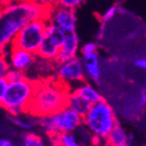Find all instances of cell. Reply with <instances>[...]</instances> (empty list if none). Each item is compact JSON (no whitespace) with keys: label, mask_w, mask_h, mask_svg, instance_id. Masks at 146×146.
Here are the masks:
<instances>
[{"label":"cell","mask_w":146,"mask_h":146,"mask_svg":"<svg viewBox=\"0 0 146 146\" xmlns=\"http://www.w3.org/2000/svg\"><path fill=\"white\" fill-rule=\"evenodd\" d=\"M72 91L77 93L80 97H82L87 102L90 103V104L96 103L98 101H100L101 99H103L101 93L95 88V86L92 85L91 83H89V82H87L86 80L77 84L76 87Z\"/></svg>","instance_id":"5bb4252c"},{"label":"cell","mask_w":146,"mask_h":146,"mask_svg":"<svg viewBox=\"0 0 146 146\" xmlns=\"http://www.w3.org/2000/svg\"><path fill=\"white\" fill-rule=\"evenodd\" d=\"M49 144H59L61 146H82L75 133H60L48 136Z\"/></svg>","instance_id":"d6986e66"},{"label":"cell","mask_w":146,"mask_h":146,"mask_svg":"<svg viewBox=\"0 0 146 146\" xmlns=\"http://www.w3.org/2000/svg\"><path fill=\"white\" fill-rule=\"evenodd\" d=\"M70 86L56 80L38 81L28 111L35 117L52 115L66 106Z\"/></svg>","instance_id":"7a4b0ae2"},{"label":"cell","mask_w":146,"mask_h":146,"mask_svg":"<svg viewBox=\"0 0 146 146\" xmlns=\"http://www.w3.org/2000/svg\"><path fill=\"white\" fill-rule=\"evenodd\" d=\"M8 81L6 80V78L0 79V105L2 103V100L4 98L5 91H6V88H7Z\"/></svg>","instance_id":"d4e9b609"},{"label":"cell","mask_w":146,"mask_h":146,"mask_svg":"<svg viewBox=\"0 0 146 146\" xmlns=\"http://www.w3.org/2000/svg\"><path fill=\"white\" fill-rule=\"evenodd\" d=\"M45 19L47 22L56 26L66 34L76 32V24H77L76 10L54 4L48 7Z\"/></svg>","instance_id":"9c48e42d"},{"label":"cell","mask_w":146,"mask_h":146,"mask_svg":"<svg viewBox=\"0 0 146 146\" xmlns=\"http://www.w3.org/2000/svg\"><path fill=\"white\" fill-rule=\"evenodd\" d=\"M37 55L35 53H32L24 49L9 46L7 59L10 68H15L26 74L34 64Z\"/></svg>","instance_id":"30bf717a"},{"label":"cell","mask_w":146,"mask_h":146,"mask_svg":"<svg viewBox=\"0 0 146 146\" xmlns=\"http://www.w3.org/2000/svg\"><path fill=\"white\" fill-rule=\"evenodd\" d=\"M54 78L64 85H72V84L81 83L85 81V74H84L83 64L80 57H75L64 62L56 63Z\"/></svg>","instance_id":"ba28073f"},{"label":"cell","mask_w":146,"mask_h":146,"mask_svg":"<svg viewBox=\"0 0 146 146\" xmlns=\"http://www.w3.org/2000/svg\"><path fill=\"white\" fill-rule=\"evenodd\" d=\"M134 66L135 68H139V70H145L146 68V60L143 57H140V58H137L134 60Z\"/></svg>","instance_id":"4316f807"},{"label":"cell","mask_w":146,"mask_h":146,"mask_svg":"<svg viewBox=\"0 0 146 146\" xmlns=\"http://www.w3.org/2000/svg\"><path fill=\"white\" fill-rule=\"evenodd\" d=\"M79 49H80V40L76 32L66 34V37L63 39V42L54 61L55 63H61L75 58L78 56Z\"/></svg>","instance_id":"8fae6325"},{"label":"cell","mask_w":146,"mask_h":146,"mask_svg":"<svg viewBox=\"0 0 146 146\" xmlns=\"http://www.w3.org/2000/svg\"><path fill=\"white\" fill-rule=\"evenodd\" d=\"M36 84V81L28 78L27 76L8 82L0 106L6 110L8 115H15L27 112L34 95Z\"/></svg>","instance_id":"3957f363"},{"label":"cell","mask_w":146,"mask_h":146,"mask_svg":"<svg viewBox=\"0 0 146 146\" xmlns=\"http://www.w3.org/2000/svg\"><path fill=\"white\" fill-rule=\"evenodd\" d=\"M66 106L70 107L71 110H75L76 112H78L79 115L83 117L87 112V110H89L91 104L87 102L86 100H84L82 97H80L77 93L71 90L68 95V99H66Z\"/></svg>","instance_id":"ac0fdd59"},{"label":"cell","mask_w":146,"mask_h":146,"mask_svg":"<svg viewBox=\"0 0 146 146\" xmlns=\"http://www.w3.org/2000/svg\"><path fill=\"white\" fill-rule=\"evenodd\" d=\"M117 124L115 110L104 99L91 104L83 115V126L92 136L99 139H105Z\"/></svg>","instance_id":"277c9868"},{"label":"cell","mask_w":146,"mask_h":146,"mask_svg":"<svg viewBox=\"0 0 146 146\" xmlns=\"http://www.w3.org/2000/svg\"><path fill=\"white\" fill-rule=\"evenodd\" d=\"M0 146H21V144L9 138L2 137V138H0Z\"/></svg>","instance_id":"484cf974"},{"label":"cell","mask_w":146,"mask_h":146,"mask_svg":"<svg viewBox=\"0 0 146 146\" xmlns=\"http://www.w3.org/2000/svg\"><path fill=\"white\" fill-rule=\"evenodd\" d=\"M46 24L47 21L45 17L29 22L15 35L10 46L24 49L36 54L43 39Z\"/></svg>","instance_id":"8992f818"},{"label":"cell","mask_w":146,"mask_h":146,"mask_svg":"<svg viewBox=\"0 0 146 146\" xmlns=\"http://www.w3.org/2000/svg\"><path fill=\"white\" fill-rule=\"evenodd\" d=\"M9 68L10 66L9 63H8L7 55H6L5 51H1L0 50V79L6 77Z\"/></svg>","instance_id":"44dd1931"},{"label":"cell","mask_w":146,"mask_h":146,"mask_svg":"<svg viewBox=\"0 0 146 146\" xmlns=\"http://www.w3.org/2000/svg\"><path fill=\"white\" fill-rule=\"evenodd\" d=\"M119 10V8L117 5H111L110 7H108L104 12H103V15H101V21H102L103 23L110 22V21L117 15Z\"/></svg>","instance_id":"7402d4cb"},{"label":"cell","mask_w":146,"mask_h":146,"mask_svg":"<svg viewBox=\"0 0 146 146\" xmlns=\"http://www.w3.org/2000/svg\"><path fill=\"white\" fill-rule=\"evenodd\" d=\"M82 126L83 117L68 106L52 115L36 117V127L47 137L60 133H74Z\"/></svg>","instance_id":"5b68a950"},{"label":"cell","mask_w":146,"mask_h":146,"mask_svg":"<svg viewBox=\"0 0 146 146\" xmlns=\"http://www.w3.org/2000/svg\"><path fill=\"white\" fill-rule=\"evenodd\" d=\"M50 146H61L59 144H50Z\"/></svg>","instance_id":"83f0119b"},{"label":"cell","mask_w":146,"mask_h":146,"mask_svg":"<svg viewBox=\"0 0 146 146\" xmlns=\"http://www.w3.org/2000/svg\"><path fill=\"white\" fill-rule=\"evenodd\" d=\"M24 76H26V74L23 73L21 71H17V70H15V68H9V71H8L7 75H6V80L8 82L10 81H15V80H17V79H21L23 78Z\"/></svg>","instance_id":"cb8c5ba5"},{"label":"cell","mask_w":146,"mask_h":146,"mask_svg":"<svg viewBox=\"0 0 146 146\" xmlns=\"http://www.w3.org/2000/svg\"><path fill=\"white\" fill-rule=\"evenodd\" d=\"M98 50V45L96 42H87V43L83 44L80 47L79 51L81 52V55H85V54H90L97 52Z\"/></svg>","instance_id":"603a6c76"},{"label":"cell","mask_w":146,"mask_h":146,"mask_svg":"<svg viewBox=\"0 0 146 146\" xmlns=\"http://www.w3.org/2000/svg\"><path fill=\"white\" fill-rule=\"evenodd\" d=\"M105 142L108 146H131V135L117 124L105 137Z\"/></svg>","instance_id":"9a60e30c"},{"label":"cell","mask_w":146,"mask_h":146,"mask_svg":"<svg viewBox=\"0 0 146 146\" xmlns=\"http://www.w3.org/2000/svg\"><path fill=\"white\" fill-rule=\"evenodd\" d=\"M86 0H54V4L76 10L85 2Z\"/></svg>","instance_id":"ffe728a7"},{"label":"cell","mask_w":146,"mask_h":146,"mask_svg":"<svg viewBox=\"0 0 146 146\" xmlns=\"http://www.w3.org/2000/svg\"><path fill=\"white\" fill-rule=\"evenodd\" d=\"M8 119L10 124H12L15 127L22 130L23 132H29L33 131L36 127V117L30 115L29 112H25L21 115H8Z\"/></svg>","instance_id":"2e32d148"},{"label":"cell","mask_w":146,"mask_h":146,"mask_svg":"<svg viewBox=\"0 0 146 146\" xmlns=\"http://www.w3.org/2000/svg\"><path fill=\"white\" fill-rule=\"evenodd\" d=\"M55 66H56L55 61L49 60V59H45L37 56L34 64L32 66V68H30L29 71H33L36 73L37 78L35 79V81L38 82V81L53 79L54 74H55Z\"/></svg>","instance_id":"4fadbf2b"},{"label":"cell","mask_w":146,"mask_h":146,"mask_svg":"<svg viewBox=\"0 0 146 146\" xmlns=\"http://www.w3.org/2000/svg\"><path fill=\"white\" fill-rule=\"evenodd\" d=\"M81 60L83 64L85 79L91 81L93 83H99L102 77V68H101L98 52L82 55Z\"/></svg>","instance_id":"7c38bea8"},{"label":"cell","mask_w":146,"mask_h":146,"mask_svg":"<svg viewBox=\"0 0 146 146\" xmlns=\"http://www.w3.org/2000/svg\"><path fill=\"white\" fill-rule=\"evenodd\" d=\"M47 6L35 0H17L0 8V50L5 51L25 25L46 17Z\"/></svg>","instance_id":"6da1fadb"},{"label":"cell","mask_w":146,"mask_h":146,"mask_svg":"<svg viewBox=\"0 0 146 146\" xmlns=\"http://www.w3.org/2000/svg\"><path fill=\"white\" fill-rule=\"evenodd\" d=\"M20 144L21 146H50L47 136L33 131L22 132Z\"/></svg>","instance_id":"e0dca14e"},{"label":"cell","mask_w":146,"mask_h":146,"mask_svg":"<svg viewBox=\"0 0 146 146\" xmlns=\"http://www.w3.org/2000/svg\"><path fill=\"white\" fill-rule=\"evenodd\" d=\"M66 37V33L60 29L47 22L44 30V36L40 46L37 50L36 55L42 58L53 60L58 53L59 48Z\"/></svg>","instance_id":"52a82bcc"}]
</instances>
